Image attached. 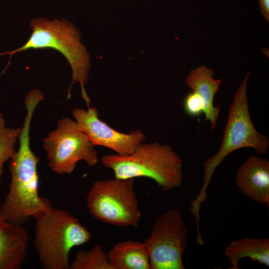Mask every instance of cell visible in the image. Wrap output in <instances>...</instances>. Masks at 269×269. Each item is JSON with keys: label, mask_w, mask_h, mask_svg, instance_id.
<instances>
[{"label": "cell", "mask_w": 269, "mask_h": 269, "mask_svg": "<svg viewBox=\"0 0 269 269\" xmlns=\"http://www.w3.org/2000/svg\"><path fill=\"white\" fill-rule=\"evenodd\" d=\"M32 120L24 118L18 134V148L9 160L11 181L9 191L0 206V218L22 226L52 207L50 201L39 196L37 166L40 158L31 149L30 130Z\"/></svg>", "instance_id": "obj_1"}, {"label": "cell", "mask_w": 269, "mask_h": 269, "mask_svg": "<svg viewBox=\"0 0 269 269\" xmlns=\"http://www.w3.org/2000/svg\"><path fill=\"white\" fill-rule=\"evenodd\" d=\"M249 76L247 73L234 94L219 149L203 163V184L199 194L190 203V210L193 215L199 214L201 204L206 199V189L214 171L227 155L245 147L252 148L258 153L268 151L269 137L257 131L250 117L247 94Z\"/></svg>", "instance_id": "obj_2"}, {"label": "cell", "mask_w": 269, "mask_h": 269, "mask_svg": "<svg viewBox=\"0 0 269 269\" xmlns=\"http://www.w3.org/2000/svg\"><path fill=\"white\" fill-rule=\"evenodd\" d=\"M101 162L113 170L116 178L147 177L164 191L179 188L182 183V158L169 145L141 142L130 154H107Z\"/></svg>", "instance_id": "obj_3"}, {"label": "cell", "mask_w": 269, "mask_h": 269, "mask_svg": "<svg viewBox=\"0 0 269 269\" xmlns=\"http://www.w3.org/2000/svg\"><path fill=\"white\" fill-rule=\"evenodd\" d=\"M32 33L27 42L21 47L1 54L10 56L17 52L29 49L52 48L60 52L69 63L72 70V82L68 90V98L73 84L79 83L83 99L87 108L90 99L85 86L89 75L90 55L86 47L80 42V33L71 23L66 20L55 19L50 20L44 17H37L30 22Z\"/></svg>", "instance_id": "obj_4"}, {"label": "cell", "mask_w": 269, "mask_h": 269, "mask_svg": "<svg viewBox=\"0 0 269 269\" xmlns=\"http://www.w3.org/2000/svg\"><path fill=\"white\" fill-rule=\"evenodd\" d=\"M36 219L34 245L45 269H70L71 249L89 242L92 234L67 211L51 207Z\"/></svg>", "instance_id": "obj_5"}, {"label": "cell", "mask_w": 269, "mask_h": 269, "mask_svg": "<svg viewBox=\"0 0 269 269\" xmlns=\"http://www.w3.org/2000/svg\"><path fill=\"white\" fill-rule=\"evenodd\" d=\"M134 184L133 178H115L95 182L86 198L91 215L106 224L137 227L141 213Z\"/></svg>", "instance_id": "obj_6"}, {"label": "cell", "mask_w": 269, "mask_h": 269, "mask_svg": "<svg viewBox=\"0 0 269 269\" xmlns=\"http://www.w3.org/2000/svg\"><path fill=\"white\" fill-rule=\"evenodd\" d=\"M95 146L69 117L60 119L43 141L48 166L59 175L71 174L80 160L90 167L96 165L98 156Z\"/></svg>", "instance_id": "obj_7"}, {"label": "cell", "mask_w": 269, "mask_h": 269, "mask_svg": "<svg viewBox=\"0 0 269 269\" xmlns=\"http://www.w3.org/2000/svg\"><path fill=\"white\" fill-rule=\"evenodd\" d=\"M188 238L187 229L177 208L155 220L149 237L143 242L150 269H184L182 256Z\"/></svg>", "instance_id": "obj_8"}, {"label": "cell", "mask_w": 269, "mask_h": 269, "mask_svg": "<svg viewBox=\"0 0 269 269\" xmlns=\"http://www.w3.org/2000/svg\"><path fill=\"white\" fill-rule=\"evenodd\" d=\"M72 115L79 129L94 146L108 147L120 155L131 154L145 139L140 130L125 134L113 129L99 119L95 107H90L87 110L74 108Z\"/></svg>", "instance_id": "obj_9"}, {"label": "cell", "mask_w": 269, "mask_h": 269, "mask_svg": "<svg viewBox=\"0 0 269 269\" xmlns=\"http://www.w3.org/2000/svg\"><path fill=\"white\" fill-rule=\"evenodd\" d=\"M235 182L246 196L269 207V161L251 155L239 166Z\"/></svg>", "instance_id": "obj_10"}, {"label": "cell", "mask_w": 269, "mask_h": 269, "mask_svg": "<svg viewBox=\"0 0 269 269\" xmlns=\"http://www.w3.org/2000/svg\"><path fill=\"white\" fill-rule=\"evenodd\" d=\"M29 235L22 226L0 218V269H19L25 260Z\"/></svg>", "instance_id": "obj_11"}, {"label": "cell", "mask_w": 269, "mask_h": 269, "mask_svg": "<svg viewBox=\"0 0 269 269\" xmlns=\"http://www.w3.org/2000/svg\"><path fill=\"white\" fill-rule=\"evenodd\" d=\"M212 69L201 65L191 70L187 75L185 83L203 99L205 104L204 114L205 121H209L213 131L215 128L220 111V106L214 104L215 94L219 91L221 79L213 78Z\"/></svg>", "instance_id": "obj_12"}, {"label": "cell", "mask_w": 269, "mask_h": 269, "mask_svg": "<svg viewBox=\"0 0 269 269\" xmlns=\"http://www.w3.org/2000/svg\"><path fill=\"white\" fill-rule=\"evenodd\" d=\"M107 254L114 269H150L148 254L143 242H119Z\"/></svg>", "instance_id": "obj_13"}, {"label": "cell", "mask_w": 269, "mask_h": 269, "mask_svg": "<svg viewBox=\"0 0 269 269\" xmlns=\"http://www.w3.org/2000/svg\"><path fill=\"white\" fill-rule=\"evenodd\" d=\"M224 252L232 269H239L240 260L246 257L269 267V238L247 237L234 240L228 245Z\"/></svg>", "instance_id": "obj_14"}, {"label": "cell", "mask_w": 269, "mask_h": 269, "mask_svg": "<svg viewBox=\"0 0 269 269\" xmlns=\"http://www.w3.org/2000/svg\"><path fill=\"white\" fill-rule=\"evenodd\" d=\"M70 269H114L104 247L96 245L91 249L76 252Z\"/></svg>", "instance_id": "obj_15"}, {"label": "cell", "mask_w": 269, "mask_h": 269, "mask_svg": "<svg viewBox=\"0 0 269 269\" xmlns=\"http://www.w3.org/2000/svg\"><path fill=\"white\" fill-rule=\"evenodd\" d=\"M20 128L7 126L2 114L0 113V184L4 163L9 160L15 151L18 142Z\"/></svg>", "instance_id": "obj_16"}, {"label": "cell", "mask_w": 269, "mask_h": 269, "mask_svg": "<svg viewBox=\"0 0 269 269\" xmlns=\"http://www.w3.org/2000/svg\"><path fill=\"white\" fill-rule=\"evenodd\" d=\"M183 106L186 114L191 117H199L205 110L203 99L194 92H190L185 96Z\"/></svg>", "instance_id": "obj_17"}, {"label": "cell", "mask_w": 269, "mask_h": 269, "mask_svg": "<svg viewBox=\"0 0 269 269\" xmlns=\"http://www.w3.org/2000/svg\"><path fill=\"white\" fill-rule=\"evenodd\" d=\"M261 13L265 20L269 21V0H258Z\"/></svg>", "instance_id": "obj_18"}]
</instances>
